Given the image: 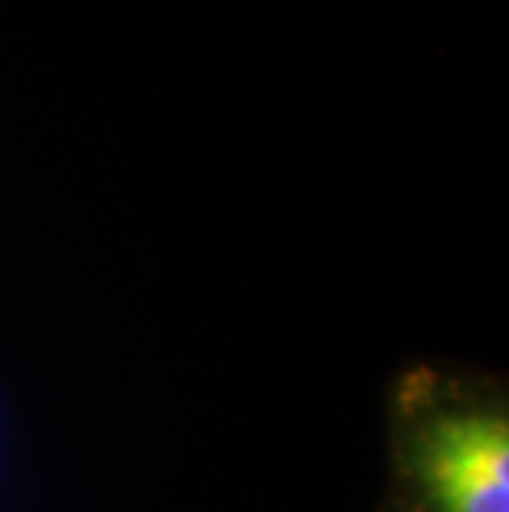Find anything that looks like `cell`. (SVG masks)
I'll return each instance as SVG.
<instances>
[{
  "instance_id": "1",
  "label": "cell",
  "mask_w": 509,
  "mask_h": 512,
  "mask_svg": "<svg viewBox=\"0 0 509 512\" xmlns=\"http://www.w3.org/2000/svg\"><path fill=\"white\" fill-rule=\"evenodd\" d=\"M387 473L374 512H509V384L410 361L384 390Z\"/></svg>"
}]
</instances>
